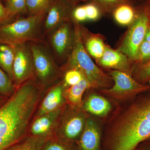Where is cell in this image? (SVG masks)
<instances>
[{
  "label": "cell",
  "mask_w": 150,
  "mask_h": 150,
  "mask_svg": "<svg viewBox=\"0 0 150 150\" xmlns=\"http://www.w3.org/2000/svg\"><path fill=\"white\" fill-rule=\"evenodd\" d=\"M5 7L12 18L19 14L27 13L26 0H6Z\"/></svg>",
  "instance_id": "cell-27"
},
{
  "label": "cell",
  "mask_w": 150,
  "mask_h": 150,
  "mask_svg": "<svg viewBox=\"0 0 150 150\" xmlns=\"http://www.w3.org/2000/svg\"><path fill=\"white\" fill-rule=\"evenodd\" d=\"M101 131L99 124L88 117L84 129L77 142L79 150H101Z\"/></svg>",
  "instance_id": "cell-12"
},
{
  "label": "cell",
  "mask_w": 150,
  "mask_h": 150,
  "mask_svg": "<svg viewBox=\"0 0 150 150\" xmlns=\"http://www.w3.org/2000/svg\"><path fill=\"white\" fill-rule=\"evenodd\" d=\"M15 90L13 82L0 67V93L10 97L13 94Z\"/></svg>",
  "instance_id": "cell-26"
},
{
  "label": "cell",
  "mask_w": 150,
  "mask_h": 150,
  "mask_svg": "<svg viewBox=\"0 0 150 150\" xmlns=\"http://www.w3.org/2000/svg\"><path fill=\"white\" fill-rule=\"evenodd\" d=\"M39 86L31 80L16 88L0 106V150H5L27 136L40 100Z\"/></svg>",
  "instance_id": "cell-2"
},
{
  "label": "cell",
  "mask_w": 150,
  "mask_h": 150,
  "mask_svg": "<svg viewBox=\"0 0 150 150\" xmlns=\"http://www.w3.org/2000/svg\"></svg>",
  "instance_id": "cell-37"
},
{
  "label": "cell",
  "mask_w": 150,
  "mask_h": 150,
  "mask_svg": "<svg viewBox=\"0 0 150 150\" xmlns=\"http://www.w3.org/2000/svg\"><path fill=\"white\" fill-rule=\"evenodd\" d=\"M89 2L96 6L102 15L112 13L121 5L130 4V0H89Z\"/></svg>",
  "instance_id": "cell-25"
},
{
  "label": "cell",
  "mask_w": 150,
  "mask_h": 150,
  "mask_svg": "<svg viewBox=\"0 0 150 150\" xmlns=\"http://www.w3.org/2000/svg\"><path fill=\"white\" fill-rule=\"evenodd\" d=\"M13 67V81L16 88L31 80L35 74L33 56L28 43L15 47Z\"/></svg>",
  "instance_id": "cell-10"
},
{
  "label": "cell",
  "mask_w": 150,
  "mask_h": 150,
  "mask_svg": "<svg viewBox=\"0 0 150 150\" xmlns=\"http://www.w3.org/2000/svg\"><path fill=\"white\" fill-rule=\"evenodd\" d=\"M145 40L147 41L149 43H150V24L149 25V26L146 32V35H145Z\"/></svg>",
  "instance_id": "cell-35"
},
{
  "label": "cell",
  "mask_w": 150,
  "mask_h": 150,
  "mask_svg": "<svg viewBox=\"0 0 150 150\" xmlns=\"http://www.w3.org/2000/svg\"><path fill=\"white\" fill-rule=\"evenodd\" d=\"M47 35L54 57L59 61L67 62L72 51L74 42L72 21L61 25Z\"/></svg>",
  "instance_id": "cell-8"
},
{
  "label": "cell",
  "mask_w": 150,
  "mask_h": 150,
  "mask_svg": "<svg viewBox=\"0 0 150 150\" xmlns=\"http://www.w3.org/2000/svg\"><path fill=\"white\" fill-rule=\"evenodd\" d=\"M150 60V43L144 40L140 46L134 64H142Z\"/></svg>",
  "instance_id": "cell-29"
},
{
  "label": "cell",
  "mask_w": 150,
  "mask_h": 150,
  "mask_svg": "<svg viewBox=\"0 0 150 150\" xmlns=\"http://www.w3.org/2000/svg\"><path fill=\"white\" fill-rule=\"evenodd\" d=\"M86 112L99 117H104L111 109L110 103L106 98L96 94H91L82 106Z\"/></svg>",
  "instance_id": "cell-17"
},
{
  "label": "cell",
  "mask_w": 150,
  "mask_h": 150,
  "mask_svg": "<svg viewBox=\"0 0 150 150\" xmlns=\"http://www.w3.org/2000/svg\"><path fill=\"white\" fill-rule=\"evenodd\" d=\"M75 143L54 134L46 139L41 150H79L77 144Z\"/></svg>",
  "instance_id": "cell-22"
},
{
  "label": "cell",
  "mask_w": 150,
  "mask_h": 150,
  "mask_svg": "<svg viewBox=\"0 0 150 150\" xmlns=\"http://www.w3.org/2000/svg\"><path fill=\"white\" fill-rule=\"evenodd\" d=\"M46 15L28 16L0 25V44L16 47L22 43L42 41Z\"/></svg>",
  "instance_id": "cell-4"
},
{
  "label": "cell",
  "mask_w": 150,
  "mask_h": 150,
  "mask_svg": "<svg viewBox=\"0 0 150 150\" xmlns=\"http://www.w3.org/2000/svg\"><path fill=\"white\" fill-rule=\"evenodd\" d=\"M139 96L109 123L105 135L104 150H135L150 141V91Z\"/></svg>",
  "instance_id": "cell-1"
},
{
  "label": "cell",
  "mask_w": 150,
  "mask_h": 150,
  "mask_svg": "<svg viewBox=\"0 0 150 150\" xmlns=\"http://www.w3.org/2000/svg\"><path fill=\"white\" fill-rule=\"evenodd\" d=\"M150 18L146 13L137 15L130 25L118 50L125 54L131 63H134L138 50L145 40V35L150 23Z\"/></svg>",
  "instance_id": "cell-7"
},
{
  "label": "cell",
  "mask_w": 150,
  "mask_h": 150,
  "mask_svg": "<svg viewBox=\"0 0 150 150\" xmlns=\"http://www.w3.org/2000/svg\"><path fill=\"white\" fill-rule=\"evenodd\" d=\"M72 7L64 0H52L42 26V33L48 35L60 25L72 21Z\"/></svg>",
  "instance_id": "cell-11"
},
{
  "label": "cell",
  "mask_w": 150,
  "mask_h": 150,
  "mask_svg": "<svg viewBox=\"0 0 150 150\" xmlns=\"http://www.w3.org/2000/svg\"><path fill=\"white\" fill-rule=\"evenodd\" d=\"M71 19L73 21L79 23L87 21L85 5L76 6L73 8L71 12Z\"/></svg>",
  "instance_id": "cell-30"
},
{
  "label": "cell",
  "mask_w": 150,
  "mask_h": 150,
  "mask_svg": "<svg viewBox=\"0 0 150 150\" xmlns=\"http://www.w3.org/2000/svg\"><path fill=\"white\" fill-rule=\"evenodd\" d=\"M47 139L29 135L5 150H41Z\"/></svg>",
  "instance_id": "cell-21"
},
{
  "label": "cell",
  "mask_w": 150,
  "mask_h": 150,
  "mask_svg": "<svg viewBox=\"0 0 150 150\" xmlns=\"http://www.w3.org/2000/svg\"><path fill=\"white\" fill-rule=\"evenodd\" d=\"M131 74L140 83L145 84L150 80V60L142 64H134L131 69Z\"/></svg>",
  "instance_id": "cell-24"
},
{
  "label": "cell",
  "mask_w": 150,
  "mask_h": 150,
  "mask_svg": "<svg viewBox=\"0 0 150 150\" xmlns=\"http://www.w3.org/2000/svg\"><path fill=\"white\" fill-rule=\"evenodd\" d=\"M135 150H150V141L143 142L140 144Z\"/></svg>",
  "instance_id": "cell-33"
},
{
  "label": "cell",
  "mask_w": 150,
  "mask_h": 150,
  "mask_svg": "<svg viewBox=\"0 0 150 150\" xmlns=\"http://www.w3.org/2000/svg\"><path fill=\"white\" fill-rule=\"evenodd\" d=\"M115 21L120 25L129 26L137 18L134 8L130 4L119 6L112 12Z\"/></svg>",
  "instance_id": "cell-20"
},
{
  "label": "cell",
  "mask_w": 150,
  "mask_h": 150,
  "mask_svg": "<svg viewBox=\"0 0 150 150\" xmlns=\"http://www.w3.org/2000/svg\"><path fill=\"white\" fill-rule=\"evenodd\" d=\"M108 75L114 85L100 91L112 99L125 100L150 90V85L138 82L131 74L113 70L110 71Z\"/></svg>",
  "instance_id": "cell-5"
},
{
  "label": "cell",
  "mask_w": 150,
  "mask_h": 150,
  "mask_svg": "<svg viewBox=\"0 0 150 150\" xmlns=\"http://www.w3.org/2000/svg\"><path fill=\"white\" fill-rule=\"evenodd\" d=\"M52 0H26L27 13L29 16L46 14Z\"/></svg>",
  "instance_id": "cell-23"
},
{
  "label": "cell",
  "mask_w": 150,
  "mask_h": 150,
  "mask_svg": "<svg viewBox=\"0 0 150 150\" xmlns=\"http://www.w3.org/2000/svg\"><path fill=\"white\" fill-rule=\"evenodd\" d=\"M84 77L79 70L75 68H71L65 70L63 83L66 88L79 83Z\"/></svg>",
  "instance_id": "cell-28"
},
{
  "label": "cell",
  "mask_w": 150,
  "mask_h": 150,
  "mask_svg": "<svg viewBox=\"0 0 150 150\" xmlns=\"http://www.w3.org/2000/svg\"><path fill=\"white\" fill-rule=\"evenodd\" d=\"M81 107H72L63 116L55 134L64 139L76 143L85 126L88 116Z\"/></svg>",
  "instance_id": "cell-9"
},
{
  "label": "cell",
  "mask_w": 150,
  "mask_h": 150,
  "mask_svg": "<svg viewBox=\"0 0 150 150\" xmlns=\"http://www.w3.org/2000/svg\"><path fill=\"white\" fill-rule=\"evenodd\" d=\"M91 88L87 80L84 77L76 84L66 88L65 98L72 107H81L82 97L87 89Z\"/></svg>",
  "instance_id": "cell-18"
},
{
  "label": "cell",
  "mask_w": 150,
  "mask_h": 150,
  "mask_svg": "<svg viewBox=\"0 0 150 150\" xmlns=\"http://www.w3.org/2000/svg\"><path fill=\"white\" fill-rule=\"evenodd\" d=\"M74 42L72 51L63 69L75 68L79 70L88 81L91 88L100 90L111 87L112 79L94 64L87 52L82 39L80 23L73 21Z\"/></svg>",
  "instance_id": "cell-3"
},
{
  "label": "cell",
  "mask_w": 150,
  "mask_h": 150,
  "mask_svg": "<svg viewBox=\"0 0 150 150\" xmlns=\"http://www.w3.org/2000/svg\"><path fill=\"white\" fill-rule=\"evenodd\" d=\"M149 81H150V80Z\"/></svg>",
  "instance_id": "cell-38"
},
{
  "label": "cell",
  "mask_w": 150,
  "mask_h": 150,
  "mask_svg": "<svg viewBox=\"0 0 150 150\" xmlns=\"http://www.w3.org/2000/svg\"><path fill=\"white\" fill-rule=\"evenodd\" d=\"M15 54V47L8 44H0V67L12 81L13 67Z\"/></svg>",
  "instance_id": "cell-19"
},
{
  "label": "cell",
  "mask_w": 150,
  "mask_h": 150,
  "mask_svg": "<svg viewBox=\"0 0 150 150\" xmlns=\"http://www.w3.org/2000/svg\"><path fill=\"white\" fill-rule=\"evenodd\" d=\"M12 18L5 6H3L0 1V25L12 21Z\"/></svg>",
  "instance_id": "cell-32"
},
{
  "label": "cell",
  "mask_w": 150,
  "mask_h": 150,
  "mask_svg": "<svg viewBox=\"0 0 150 150\" xmlns=\"http://www.w3.org/2000/svg\"><path fill=\"white\" fill-rule=\"evenodd\" d=\"M33 56L35 75L42 84H48L57 77L58 70L54 55L42 41L28 42Z\"/></svg>",
  "instance_id": "cell-6"
},
{
  "label": "cell",
  "mask_w": 150,
  "mask_h": 150,
  "mask_svg": "<svg viewBox=\"0 0 150 150\" xmlns=\"http://www.w3.org/2000/svg\"><path fill=\"white\" fill-rule=\"evenodd\" d=\"M7 98L6 97V96H0V106L2 105L3 104H4L7 101Z\"/></svg>",
  "instance_id": "cell-36"
},
{
  "label": "cell",
  "mask_w": 150,
  "mask_h": 150,
  "mask_svg": "<svg viewBox=\"0 0 150 150\" xmlns=\"http://www.w3.org/2000/svg\"><path fill=\"white\" fill-rule=\"evenodd\" d=\"M96 62L104 68L131 74V62L128 57L118 49L114 50L107 46L102 57Z\"/></svg>",
  "instance_id": "cell-14"
},
{
  "label": "cell",
  "mask_w": 150,
  "mask_h": 150,
  "mask_svg": "<svg viewBox=\"0 0 150 150\" xmlns=\"http://www.w3.org/2000/svg\"><path fill=\"white\" fill-rule=\"evenodd\" d=\"M66 88L63 82L52 88L41 103L37 117L62 108L65 101Z\"/></svg>",
  "instance_id": "cell-15"
},
{
  "label": "cell",
  "mask_w": 150,
  "mask_h": 150,
  "mask_svg": "<svg viewBox=\"0 0 150 150\" xmlns=\"http://www.w3.org/2000/svg\"><path fill=\"white\" fill-rule=\"evenodd\" d=\"M66 2L68 3L72 7L74 8L76 6V5L81 2L86 1H89V0H64Z\"/></svg>",
  "instance_id": "cell-34"
},
{
  "label": "cell",
  "mask_w": 150,
  "mask_h": 150,
  "mask_svg": "<svg viewBox=\"0 0 150 150\" xmlns=\"http://www.w3.org/2000/svg\"><path fill=\"white\" fill-rule=\"evenodd\" d=\"M81 35L87 52L96 61L102 57L107 45L100 34H93L80 25Z\"/></svg>",
  "instance_id": "cell-16"
},
{
  "label": "cell",
  "mask_w": 150,
  "mask_h": 150,
  "mask_svg": "<svg viewBox=\"0 0 150 150\" xmlns=\"http://www.w3.org/2000/svg\"><path fill=\"white\" fill-rule=\"evenodd\" d=\"M85 7L86 12L87 21H96L99 19L102 15L98 8L92 3H89L85 5Z\"/></svg>",
  "instance_id": "cell-31"
},
{
  "label": "cell",
  "mask_w": 150,
  "mask_h": 150,
  "mask_svg": "<svg viewBox=\"0 0 150 150\" xmlns=\"http://www.w3.org/2000/svg\"><path fill=\"white\" fill-rule=\"evenodd\" d=\"M62 108L37 117L30 126L31 136L48 138L54 135V127L62 115Z\"/></svg>",
  "instance_id": "cell-13"
}]
</instances>
